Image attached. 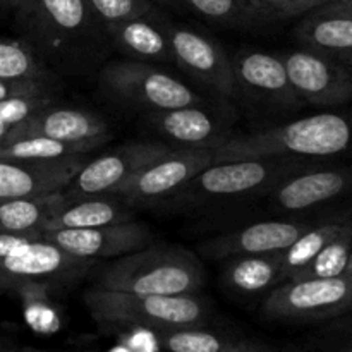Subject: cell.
<instances>
[{
	"mask_svg": "<svg viewBox=\"0 0 352 352\" xmlns=\"http://www.w3.org/2000/svg\"><path fill=\"white\" fill-rule=\"evenodd\" d=\"M41 239L55 244L81 260H113L153 244L155 236L146 223L120 222L91 229H58L41 232Z\"/></svg>",
	"mask_w": 352,
	"mask_h": 352,
	"instance_id": "13",
	"label": "cell"
},
{
	"mask_svg": "<svg viewBox=\"0 0 352 352\" xmlns=\"http://www.w3.org/2000/svg\"><path fill=\"white\" fill-rule=\"evenodd\" d=\"M16 17L31 43L55 58L74 57L107 40L86 0H23Z\"/></svg>",
	"mask_w": 352,
	"mask_h": 352,
	"instance_id": "4",
	"label": "cell"
},
{
	"mask_svg": "<svg viewBox=\"0 0 352 352\" xmlns=\"http://www.w3.org/2000/svg\"><path fill=\"white\" fill-rule=\"evenodd\" d=\"M110 352H131V351L127 349V347L124 346V344H120V346H116Z\"/></svg>",
	"mask_w": 352,
	"mask_h": 352,
	"instance_id": "39",
	"label": "cell"
},
{
	"mask_svg": "<svg viewBox=\"0 0 352 352\" xmlns=\"http://www.w3.org/2000/svg\"><path fill=\"white\" fill-rule=\"evenodd\" d=\"M88 153H91L88 148L60 143L43 136H21L16 140L0 141V158L12 160H57Z\"/></svg>",
	"mask_w": 352,
	"mask_h": 352,
	"instance_id": "28",
	"label": "cell"
},
{
	"mask_svg": "<svg viewBox=\"0 0 352 352\" xmlns=\"http://www.w3.org/2000/svg\"><path fill=\"white\" fill-rule=\"evenodd\" d=\"M19 352H45V351H40V349H34V347H23Z\"/></svg>",
	"mask_w": 352,
	"mask_h": 352,
	"instance_id": "41",
	"label": "cell"
},
{
	"mask_svg": "<svg viewBox=\"0 0 352 352\" xmlns=\"http://www.w3.org/2000/svg\"><path fill=\"white\" fill-rule=\"evenodd\" d=\"M349 182V168H318L308 172L298 168L272 186V205L280 212H302L344 195Z\"/></svg>",
	"mask_w": 352,
	"mask_h": 352,
	"instance_id": "19",
	"label": "cell"
},
{
	"mask_svg": "<svg viewBox=\"0 0 352 352\" xmlns=\"http://www.w3.org/2000/svg\"><path fill=\"white\" fill-rule=\"evenodd\" d=\"M54 79H3L0 78V102L17 96H54Z\"/></svg>",
	"mask_w": 352,
	"mask_h": 352,
	"instance_id": "34",
	"label": "cell"
},
{
	"mask_svg": "<svg viewBox=\"0 0 352 352\" xmlns=\"http://www.w3.org/2000/svg\"><path fill=\"white\" fill-rule=\"evenodd\" d=\"M172 148V144L164 141H134L89 158L65 186V198L116 195L141 168L167 155Z\"/></svg>",
	"mask_w": 352,
	"mask_h": 352,
	"instance_id": "9",
	"label": "cell"
},
{
	"mask_svg": "<svg viewBox=\"0 0 352 352\" xmlns=\"http://www.w3.org/2000/svg\"><path fill=\"white\" fill-rule=\"evenodd\" d=\"M351 129L337 113H316L291 124L229 136L215 148L217 162L275 157H332L347 150Z\"/></svg>",
	"mask_w": 352,
	"mask_h": 352,
	"instance_id": "2",
	"label": "cell"
},
{
	"mask_svg": "<svg viewBox=\"0 0 352 352\" xmlns=\"http://www.w3.org/2000/svg\"><path fill=\"white\" fill-rule=\"evenodd\" d=\"M263 19H291L332 0H250Z\"/></svg>",
	"mask_w": 352,
	"mask_h": 352,
	"instance_id": "32",
	"label": "cell"
},
{
	"mask_svg": "<svg viewBox=\"0 0 352 352\" xmlns=\"http://www.w3.org/2000/svg\"><path fill=\"white\" fill-rule=\"evenodd\" d=\"M0 78L54 79V76L28 43L0 40Z\"/></svg>",
	"mask_w": 352,
	"mask_h": 352,
	"instance_id": "30",
	"label": "cell"
},
{
	"mask_svg": "<svg viewBox=\"0 0 352 352\" xmlns=\"http://www.w3.org/2000/svg\"><path fill=\"white\" fill-rule=\"evenodd\" d=\"M36 234H31V236H12V234H0V261L7 256L12 250H16L21 244H26L30 241L38 239Z\"/></svg>",
	"mask_w": 352,
	"mask_h": 352,
	"instance_id": "36",
	"label": "cell"
},
{
	"mask_svg": "<svg viewBox=\"0 0 352 352\" xmlns=\"http://www.w3.org/2000/svg\"><path fill=\"white\" fill-rule=\"evenodd\" d=\"M144 120L162 138L174 143V148H217L229 138L223 133L222 120L199 105L146 112Z\"/></svg>",
	"mask_w": 352,
	"mask_h": 352,
	"instance_id": "20",
	"label": "cell"
},
{
	"mask_svg": "<svg viewBox=\"0 0 352 352\" xmlns=\"http://www.w3.org/2000/svg\"><path fill=\"white\" fill-rule=\"evenodd\" d=\"M134 215L129 205L117 195H93L67 198L64 206L43 226V230L58 229H91L129 222Z\"/></svg>",
	"mask_w": 352,
	"mask_h": 352,
	"instance_id": "22",
	"label": "cell"
},
{
	"mask_svg": "<svg viewBox=\"0 0 352 352\" xmlns=\"http://www.w3.org/2000/svg\"><path fill=\"white\" fill-rule=\"evenodd\" d=\"M88 160V155H72L57 160L0 158V201L64 191Z\"/></svg>",
	"mask_w": 352,
	"mask_h": 352,
	"instance_id": "15",
	"label": "cell"
},
{
	"mask_svg": "<svg viewBox=\"0 0 352 352\" xmlns=\"http://www.w3.org/2000/svg\"><path fill=\"white\" fill-rule=\"evenodd\" d=\"M311 223L296 220H267L251 223L234 232L203 241L198 246L201 256L210 260H227L232 256L278 253L291 246L292 241Z\"/></svg>",
	"mask_w": 352,
	"mask_h": 352,
	"instance_id": "17",
	"label": "cell"
},
{
	"mask_svg": "<svg viewBox=\"0 0 352 352\" xmlns=\"http://www.w3.org/2000/svg\"><path fill=\"white\" fill-rule=\"evenodd\" d=\"M157 336L164 352H280L258 339L215 332L205 327L158 330Z\"/></svg>",
	"mask_w": 352,
	"mask_h": 352,
	"instance_id": "24",
	"label": "cell"
},
{
	"mask_svg": "<svg viewBox=\"0 0 352 352\" xmlns=\"http://www.w3.org/2000/svg\"><path fill=\"white\" fill-rule=\"evenodd\" d=\"M287 71L289 82L302 103L316 107H339L352 98L349 65L305 50L277 52Z\"/></svg>",
	"mask_w": 352,
	"mask_h": 352,
	"instance_id": "11",
	"label": "cell"
},
{
	"mask_svg": "<svg viewBox=\"0 0 352 352\" xmlns=\"http://www.w3.org/2000/svg\"><path fill=\"white\" fill-rule=\"evenodd\" d=\"M352 305V274L333 278H299L275 285L261 305L268 322L311 323L339 318Z\"/></svg>",
	"mask_w": 352,
	"mask_h": 352,
	"instance_id": "6",
	"label": "cell"
},
{
	"mask_svg": "<svg viewBox=\"0 0 352 352\" xmlns=\"http://www.w3.org/2000/svg\"><path fill=\"white\" fill-rule=\"evenodd\" d=\"M351 243L352 229L349 226L339 236L333 237L302 270H299L289 280H299V278H333L340 277V275L352 274Z\"/></svg>",
	"mask_w": 352,
	"mask_h": 352,
	"instance_id": "27",
	"label": "cell"
},
{
	"mask_svg": "<svg viewBox=\"0 0 352 352\" xmlns=\"http://www.w3.org/2000/svg\"><path fill=\"white\" fill-rule=\"evenodd\" d=\"M82 301L91 318L102 329L175 330L205 327L212 306L198 294L143 296L89 287Z\"/></svg>",
	"mask_w": 352,
	"mask_h": 352,
	"instance_id": "3",
	"label": "cell"
},
{
	"mask_svg": "<svg viewBox=\"0 0 352 352\" xmlns=\"http://www.w3.org/2000/svg\"><path fill=\"white\" fill-rule=\"evenodd\" d=\"M86 3L102 26L138 17L160 16V9L151 0H86Z\"/></svg>",
	"mask_w": 352,
	"mask_h": 352,
	"instance_id": "31",
	"label": "cell"
},
{
	"mask_svg": "<svg viewBox=\"0 0 352 352\" xmlns=\"http://www.w3.org/2000/svg\"><path fill=\"white\" fill-rule=\"evenodd\" d=\"M332 2H346V0H332Z\"/></svg>",
	"mask_w": 352,
	"mask_h": 352,
	"instance_id": "42",
	"label": "cell"
},
{
	"mask_svg": "<svg viewBox=\"0 0 352 352\" xmlns=\"http://www.w3.org/2000/svg\"><path fill=\"white\" fill-rule=\"evenodd\" d=\"M151 2H155L157 6H162V7H170V9H179L181 6V0H151Z\"/></svg>",
	"mask_w": 352,
	"mask_h": 352,
	"instance_id": "37",
	"label": "cell"
},
{
	"mask_svg": "<svg viewBox=\"0 0 352 352\" xmlns=\"http://www.w3.org/2000/svg\"><path fill=\"white\" fill-rule=\"evenodd\" d=\"M122 337V344L131 352H164L158 342L157 330L127 329Z\"/></svg>",
	"mask_w": 352,
	"mask_h": 352,
	"instance_id": "35",
	"label": "cell"
},
{
	"mask_svg": "<svg viewBox=\"0 0 352 352\" xmlns=\"http://www.w3.org/2000/svg\"><path fill=\"white\" fill-rule=\"evenodd\" d=\"M103 31L107 40L129 58L141 62H174L160 16L107 24Z\"/></svg>",
	"mask_w": 352,
	"mask_h": 352,
	"instance_id": "21",
	"label": "cell"
},
{
	"mask_svg": "<svg viewBox=\"0 0 352 352\" xmlns=\"http://www.w3.org/2000/svg\"><path fill=\"white\" fill-rule=\"evenodd\" d=\"M232 60L236 89H243L258 102L278 109H299L301 100L289 82L287 71L277 54L261 50L239 52Z\"/></svg>",
	"mask_w": 352,
	"mask_h": 352,
	"instance_id": "16",
	"label": "cell"
},
{
	"mask_svg": "<svg viewBox=\"0 0 352 352\" xmlns=\"http://www.w3.org/2000/svg\"><path fill=\"white\" fill-rule=\"evenodd\" d=\"M7 131H9V127L7 126H3V124H0V140H2L3 136H6V133Z\"/></svg>",
	"mask_w": 352,
	"mask_h": 352,
	"instance_id": "40",
	"label": "cell"
},
{
	"mask_svg": "<svg viewBox=\"0 0 352 352\" xmlns=\"http://www.w3.org/2000/svg\"><path fill=\"white\" fill-rule=\"evenodd\" d=\"M64 191L0 201V234L41 236L43 226L64 206Z\"/></svg>",
	"mask_w": 352,
	"mask_h": 352,
	"instance_id": "25",
	"label": "cell"
},
{
	"mask_svg": "<svg viewBox=\"0 0 352 352\" xmlns=\"http://www.w3.org/2000/svg\"><path fill=\"white\" fill-rule=\"evenodd\" d=\"M349 222H325L320 226H309L305 232L299 234L291 246L280 251L282 254V282L294 277L299 270L306 267L330 241L339 236Z\"/></svg>",
	"mask_w": 352,
	"mask_h": 352,
	"instance_id": "26",
	"label": "cell"
},
{
	"mask_svg": "<svg viewBox=\"0 0 352 352\" xmlns=\"http://www.w3.org/2000/svg\"><path fill=\"white\" fill-rule=\"evenodd\" d=\"M222 282L230 294L239 298H254L265 292L268 294L275 285L282 284L280 251L227 258Z\"/></svg>",
	"mask_w": 352,
	"mask_h": 352,
	"instance_id": "23",
	"label": "cell"
},
{
	"mask_svg": "<svg viewBox=\"0 0 352 352\" xmlns=\"http://www.w3.org/2000/svg\"><path fill=\"white\" fill-rule=\"evenodd\" d=\"M98 85L109 98L144 112H160L201 103V98L174 76L134 58L113 60L103 65Z\"/></svg>",
	"mask_w": 352,
	"mask_h": 352,
	"instance_id": "5",
	"label": "cell"
},
{
	"mask_svg": "<svg viewBox=\"0 0 352 352\" xmlns=\"http://www.w3.org/2000/svg\"><path fill=\"white\" fill-rule=\"evenodd\" d=\"M172 58L189 76L205 85L217 95H236L232 60L219 41L191 28L164 23Z\"/></svg>",
	"mask_w": 352,
	"mask_h": 352,
	"instance_id": "12",
	"label": "cell"
},
{
	"mask_svg": "<svg viewBox=\"0 0 352 352\" xmlns=\"http://www.w3.org/2000/svg\"><path fill=\"white\" fill-rule=\"evenodd\" d=\"M21 136H43L60 143L88 148L95 151L110 140V127L103 117L82 109L47 105L9 127L0 141L16 140Z\"/></svg>",
	"mask_w": 352,
	"mask_h": 352,
	"instance_id": "14",
	"label": "cell"
},
{
	"mask_svg": "<svg viewBox=\"0 0 352 352\" xmlns=\"http://www.w3.org/2000/svg\"><path fill=\"white\" fill-rule=\"evenodd\" d=\"M181 6L223 26L248 28L265 21L250 0H181Z\"/></svg>",
	"mask_w": 352,
	"mask_h": 352,
	"instance_id": "29",
	"label": "cell"
},
{
	"mask_svg": "<svg viewBox=\"0 0 352 352\" xmlns=\"http://www.w3.org/2000/svg\"><path fill=\"white\" fill-rule=\"evenodd\" d=\"M298 168L296 162L285 160V157L217 162L203 168L179 192L188 201L243 198L263 189L270 191L275 182Z\"/></svg>",
	"mask_w": 352,
	"mask_h": 352,
	"instance_id": "7",
	"label": "cell"
},
{
	"mask_svg": "<svg viewBox=\"0 0 352 352\" xmlns=\"http://www.w3.org/2000/svg\"><path fill=\"white\" fill-rule=\"evenodd\" d=\"M93 287L143 296L198 294L205 268L195 253L182 246L150 244L134 253L93 265Z\"/></svg>",
	"mask_w": 352,
	"mask_h": 352,
	"instance_id": "1",
	"label": "cell"
},
{
	"mask_svg": "<svg viewBox=\"0 0 352 352\" xmlns=\"http://www.w3.org/2000/svg\"><path fill=\"white\" fill-rule=\"evenodd\" d=\"M21 3H23V0H0V7H6V9L12 10H16Z\"/></svg>",
	"mask_w": 352,
	"mask_h": 352,
	"instance_id": "38",
	"label": "cell"
},
{
	"mask_svg": "<svg viewBox=\"0 0 352 352\" xmlns=\"http://www.w3.org/2000/svg\"><path fill=\"white\" fill-rule=\"evenodd\" d=\"M96 261L71 256L55 244L38 239L21 244L0 261V291L26 292L48 287L91 270Z\"/></svg>",
	"mask_w": 352,
	"mask_h": 352,
	"instance_id": "8",
	"label": "cell"
},
{
	"mask_svg": "<svg viewBox=\"0 0 352 352\" xmlns=\"http://www.w3.org/2000/svg\"><path fill=\"white\" fill-rule=\"evenodd\" d=\"M52 96H17L0 102V124L12 127L43 107L50 105Z\"/></svg>",
	"mask_w": 352,
	"mask_h": 352,
	"instance_id": "33",
	"label": "cell"
},
{
	"mask_svg": "<svg viewBox=\"0 0 352 352\" xmlns=\"http://www.w3.org/2000/svg\"><path fill=\"white\" fill-rule=\"evenodd\" d=\"M213 160L215 148H172L167 155L141 168L116 195L129 206L160 201L181 191Z\"/></svg>",
	"mask_w": 352,
	"mask_h": 352,
	"instance_id": "10",
	"label": "cell"
},
{
	"mask_svg": "<svg viewBox=\"0 0 352 352\" xmlns=\"http://www.w3.org/2000/svg\"><path fill=\"white\" fill-rule=\"evenodd\" d=\"M294 38L305 50L351 65L352 2H327L306 12Z\"/></svg>",
	"mask_w": 352,
	"mask_h": 352,
	"instance_id": "18",
	"label": "cell"
}]
</instances>
